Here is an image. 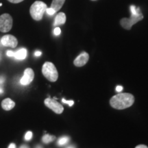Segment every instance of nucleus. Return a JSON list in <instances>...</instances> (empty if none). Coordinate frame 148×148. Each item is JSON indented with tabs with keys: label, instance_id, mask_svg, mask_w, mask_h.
<instances>
[{
	"label": "nucleus",
	"instance_id": "obj_1",
	"mask_svg": "<svg viewBox=\"0 0 148 148\" xmlns=\"http://www.w3.org/2000/svg\"><path fill=\"white\" fill-rule=\"evenodd\" d=\"M134 102V97L130 93H119L110 99V103L112 108L123 110L129 108Z\"/></svg>",
	"mask_w": 148,
	"mask_h": 148
},
{
	"label": "nucleus",
	"instance_id": "obj_2",
	"mask_svg": "<svg viewBox=\"0 0 148 148\" xmlns=\"http://www.w3.org/2000/svg\"><path fill=\"white\" fill-rule=\"evenodd\" d=\"M131 16L130 18H123L120 21V24L125 29H130L132 25L137 22L141 21L143 18V14L140 12V8H136L134 5H131L130 7Z\"/></svg>",
	"mask_w": 148,
	"mask_h": 148
},
{
	"label": "nucleus",
	"instance_id": "obj_3",
	"mask_svg": "<svg viewBox=\"0 0 148 148\" xmlns=\"http://www.w3.org/2000/svg\"><path fill=\"white\" fill-rule=\"evenodd\" d=\"M47 5L41 1H36L32 3L29 9V13L33 19L35 21H40L43 14L46 12Z\"/></svg>",
	"mask_w": 148,
	"mask_h": 148
},
{
	"label": "nucleus",
	"instance_id": "obj_4",
	"mask_svg": "<svg viewBox=\"0 0 148 148\" xmlns=\"http://www.w3.org/2000/svg\"><path fill=\"white\" fill-rule=\"evenodd\" d=\"M42 73L44 76L50 82H56L58 79V71L52 62H45L42 67Z\"/></svg>",
	"mask_w": 148,
	"mask_h": 148
},
{
	"label": "nucleus",
	"instance_id": "obj_5",
	"mask_svg": "<svg viewBox=\"0 0 148 148\" xmlns=\"http://www.w3.org/2000/svg\"><path fill=\"white\" fill-rule=\"evenodd\" d=\"M12 17L9 14L5 13L0 16V32H8L12 27Z\"/></svg>",
	"mask_w": 148,
	"mask_h": 148
},
{
	"label": "nucleus",
	"instance_id": "obj_6",
	"mask_svg": "<svg viewBox=\"0 0 148 148\" xmlns=\"http://www.w3.org/2000/svg\"><path fill=\"white\" fill-rule=\"evenodd\" d=\"M45 106L52 110L53 112L56 114H61L64 110V108L60 103H59L54 99H51V98H47L44 101Z\"/></svg>",
	"mask_w": 148,
	"mask_h": 148
},
{
	"label": "nucleus",
	"instance_id": "obj_7",
	"mask_svg": "<svg viewBox=\"0 0 148 148\" xmlns=\"http://www.w3.org/2000/svg\"><path fill=\"white\" fill-rule=\"evenodd\" d=\"M1 43L5 47L15 48L18 45V40L15 36L11 34H6L1 38Z\"/></svg>",
	"mask_w": 148,
	"mask_h": 148
},
{
	"label": "nucleus",
	"instance_id": "obj_8",
	"mask_svg": "<svg viewBox=\"0 0 148 148\" xmlns=\"http://www.w3.org/2000/svg\"><path fill=\"white\" fill-rule=\"evenodd\" d=\"M34 77V71L31 68H27L24 71V74L21 77L20 82L23 86H26L32 82Z\"/></svg>",
	"mask_w": 148,
	"mask_h": 148
},
{
	"label": "nucleus",
	"instance_id": "obj_9",
	"mask_svg": "<svg viewBox=\"0 0 148 148\" xmlns=\"http://www.w3.org/2000/svg\"><path fill=\"white\" fill-rule=\"evenodd\" d=\"M88 59H89V55L86 52H82L74 60L73 63L76 66L80 67L87 63Z\"/></svg>",
	"mask_w": 148,
	"mask_h": 148
},
{
	"label": "nucleus",
	"instance_id": "obj_10",
	"mask_svg": "<svg viewBox=\"0 0 148 148\" xmlns=\"http://www.w3.org/2000/svg\"><path fill=\"white\" fill-rule=\"evenodd\" d=\"M27 54V49L25 48H21V49H18L16 51H13V54H12V57L14 58L16 60H24L25 59Z\"/></svg>",
	"mask_w": 148,
	"mask_h": 148
},
{
	"label": "nucleus",
	"instance_id": "obj_11",
	"mask_svg": "<svg viewBox=\"0 0 148 148\" xmlns=\"http://www.w3.org/2000/svg\"><path fill=\"white\" fill-rule=\"evenodd\" d=\"M66 15L64 12H59L56 16L54 23H53V25L56 27H58V25H63L66 22Z\"/></svg>",
	"mask_w": 148,
	"mask_h": 148
},
{
	"label": "nucleus",
	"instance_id": "obj_12",
	"mask_svg": "<svg viewBox=\"0 0 148 148\" xmlns=\"http://www.w3.org/2000/svg\"><path fill=\"white\" fill-rule=\"evenodd\" d=\"M15 106V103L10 98L3 99L1 102V107L5 110H10Z\"/></svg>",
	"mask_w": 148,
	"mask_h": 148
},
{
	"label": "nucleus",
	"instance_id": "obj_13",
	"mask_svg": "<svg viewBox=\"0 0 148 148\" xmlns=\"http://www.w3.org/2000/svg\"><path fill=\"white\" fill-rule=\"evenodd\" d=\"M65 0H53L51 4V8H52L56 12L59 11L64 5Z\"/></svg>",
	"mask_w": 148,
	"mask_h": 148
},
{
	"label": "nucleus",
	"instance_id": "obj_14",
	"mask_svg": "<svg viewBox=\"0 0 148 148\" xmlns=\"http://www.w3.org/2000/svg\"><path fill=\"white\" fill-rule=\"evenodd\" d=\"M56 139V136H53V135H49V134H45L42 138V141L44 143L47 144L51 143V142L53 141Z\"/></svg>",
	"mask_w": 148,
	"mask_h": 148
},
{
	"label": "nucleus",
	"instance_id": "obj_15",
	"mask_svg": "<svg viewBox=\"0 0 148 148\" xmlns=\"http://www.w3.org/2000/svg\"><path fill=\"white\" fill-rule=\"evenodd\" d=\"M69 141V136H62L60 137L57 141V145L58 146H63L66 145V143H68V142Z\"/></svg>",
	"mask_w": 148,
	"mask_h": 148
},
{
	"label": "nucleus",
	"instance_id": "obj_16",
	"mask_svg": "<svg viewBox=\"0 0 148 148\" xmlns=\"http://www.w3.org/2000/svg\"><path fill=\"white\" fill-rule=\"evenodd\" d=\"M32 138V132L31 131H28L26 132L25 135V140H30Z\"/></svg>",
	"mask_w": 148,
	"mask_h": 148
},
{
	"label": "nucleus",
	"instance_id": "obj_17",
	"mask_svg": "<svg viewBox=\"0 0 148 148\" xmlns=\"http://www.w3.org/2000/svg\"><path fill=\"white\" fill-rule=\"evenodd\" d=\"M46 12H47L49 15H53V14H54L56 12L52 8H51L50 7V8H47V10H46Z\"/></svg>",
	"mask_w": 148,
	"mask_h": 148
},
{
	"label": "nucleus",
	"instance_id": "obj_18",
	"mask_svg": "<svg viewBox=\"0 0 148 148\" xmlns=\"http://www.w3.org/2000/svg\"><path fill=\"white\" fill-rule=\"evenodd\" d=\"M61 33V29L60 27H55L54 30H53V34H54V35H56V36H58V35H60Z\"/></svg>",
	"mask_w": 148,
	"mask_h": 148
},
{
	"label": "nucleus",
	"instance_id": "obj_19",
	"mask_svg": "<svg viewBox=\"0 0 148 148\" xmlns=\"http://www.w3.org/2000/svg\"><path fill=\"white\" fill-rule=\"evenodd\" d=\"M62 101L64 103H68L69 106H73V103H74V101L73 100L67 101V100H66V99H62Z\"/></svg>",
	"mask_w": 148,
	"mask_h": 148
},
{
	"label": "nucleus",
	"instance_id": "obj_20",
	"mask_svg": "<svg viewBox=\"0 0 148 148\" xmlns=\"http://www.w3.org/2000/svg\"><path fill=\"white\" fill-rule=\"evenodd\" d=\"M9 2L12 3H21L23 0H8Z\"/></svg>",
	"mask_w": 148,
	"mask_h": 148
},
{
	"label": "nucleus",
	"instance_id": "obj_21",
	"mask_svg": "<svg viewBox=\"0 0 148 148\" xmlns=\"http://www.w3.org/2000/svg\"><path fill=\"white\" fill-rule=\"evenodd\" d=\"M123 88V86H117L116 87V91L120 92L121 91H122Z\"/></svg>",
	"mask_w": 148,
	"mask_h": 148
},
{
	"label": "nucleus",
	"instance_id": "obj_22",
	"mask_svg": "<svg viewBox=\"0 0 148 148\" xmlns=\"http://www.w3.org/2000/svg\"><path fill=\"white\" fill-rule=\"evenodd\" d=\"M4 82H5L4 77H3V76L0 77V85H2Z\"/></svg>",
	"mask_w": 148,
	"mask_h": 148
},
{
	"label": "nucleus",
	"instance_id": "obj_23",
	"mask_svg": "<svg viewBox=\"0 0 148 148\" xmlns=\"http://www.w3.org/2000/svg\"><path fill=\"white\" fill-rule=\"evenodd\" d=\"M41 54H42L41 51H36L34 52V56H36V57L40 56Z\"/></svg>",
	"mask_w": 148,
	"mask_h": 148
},
{
	"label": "nucleus",
	"instance_id": "obj_24",
	"mask_svg": "<svg viewBox=\"0 0 148 148\" xmlns=\"http://www.w3.org/2000/svg\"><path fill=\"white\" fill-rule=\"evenodd\" d=\"M135 148H148V147L145 145H138L136 146V147Z\"/></svg>",
	"mask_w": 148,
	"mask_h": 148
},
{
	"label": "nucleus",
	"instance_id": "obj_25",
	"mask_svg": "<svg viewBox=\"0 0 148 148\" xmlns=\"http://www.w3.org/2000/svg\"><path fill=\"white\" fill-rule=\"evenodd\" d=\"M8 148H16V145L14 143H10Z\"/></svg>",
	"mask_w": 148,
	"mask_h": 148
},
{
	"label": "nucleus",
	"instance_id": "obj_26",
	"mask_svg": "<svg viewBox=\"0 0 148 148\" xmlns=\"http://www.w3.org/2000/svg\"><path fill=\"white\" fill-rule=\"evenodd\" d=\"M19 148H29L28 145H22Z\"/></svg>",
	"mask_w": 148,
	"mask_h": 148
},
{
	"label": "nucleus",
	"instance_id": "obj_27",
	"mask_svg": "<svg viewBox=\"0 0 148 148\" xmlns=\"http://www.w3.org/2000/svg\"><path fill=\"white\" fill-rule=\"evenodd\" d=\"M1 86V85H0V95H1V94H2L3 92V89Z\"/></svg>",
	"mask_w": 148,
	"mask_h": 148
},
{
	"label": "nucleus",
	"instance_id": "obj_28",
	"mask_svg": "<svg viewBox=\"0 0 148 148\" xmlns=\"http://www.w3.org/2000/svg\"><path fill=\"white\" fill-rule=\"evenodd\" d=\"M35 148H42V146L38 145H36V147H35Z\"/></svg>",
	"mask_w": 148,
	"mask_h": 148
},
{
	"label": "nucleus",
	"instance_id": "obj_29",
	"mask_svg": "<svg viewBox=\"0 0 148 148\" xmlns=\"http://www.w3.org/2000/svg\"><path fill=\"white\" fill-rule=\"evenodd\" d=\"M67 148H75V147H73V146H70V147H67Z\"/></svg>",
	"mask_w": 148,
	"mask_h": 148
},
{
	"label": "nucleus",
	"instance_id": "obj_30",
	"mask_svg": "<svg viewBox=\"0 0 148 148\" xmlns=\"http://www.w3.org/2000/svg\"><path fill=\"white\" fill-rule=\"evenodd\" d=\"M2 5V3H0V6H1Z\"/></svg>",
	"mask_w": 148,
	"mask_h": 148
},
{
	"label": "nucleus",
	"instance_id": "obj_31",
	"mask_svg": "<svg viewBox=\"0 0 148 148\" xmlns=\"http://www.w3.org/2000/svg\"><path fill=\"white\" fill-rule=\"evenodd\" d=\"M91 1H96V0H91Z\"/></svg>",
	"mask_w": 148,
	"mask_h": 148
}]
</instances>
